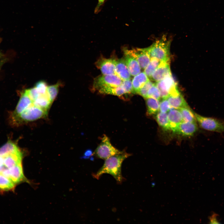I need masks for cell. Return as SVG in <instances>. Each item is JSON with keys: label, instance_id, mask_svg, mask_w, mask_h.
I'll return each mask as SVG.
<instances>
[{"label": "cell", "instance_id": "6da1fadb", "mask_svg": "<svg viewBox=\"0 0 224 224\" xmlns=\"http://www.w3.org/2000/svg\"><path fill=\"white\" fill-rule=\"evenodd\" d=\"M130 156V154L123 152L107 158L102 166L93 175V177L98 179L102 175L107 173L112 175L118 183H121L124 180L121 171L122 164L124 160Z\"/></svg>", "mask_w": 224, "mask_h": 224}, {"label": "cell", "instance_id": "7a4b0ae2", "mask_svg": "<svg viewBox=\"0 0 224 224\" xmlns=\"http://www.w3.org/2000/svg\"><path fill=\"white\" fill-rule=\"evenodd\" d=\"M170 40L164 35L146 49L151 58H156L161 61L170 62Z\"/></svg>", "mask_w": 224, "mask_h": 224}, {"label": "cell", "instance_id": "3957f363", "mask_svg": "<svg viewBox=\"0 0 224 224\" xmlns=\"http://www.w3.org/2000/svg\"><path fill=\"white\" fill-rule=\"evenodd\" d=\"M194 114L196 121L202 128L220 133H224V120L203 116L195 113Z\"/></svg>", "mask_w": 224, "mask_h": 224}, {"label": "cell", "instance_id": "277c9868", "mask_svg": "<svg viewBox=\"0 0 224 224\" xmlns=\"http://www.w3.org/2000/svg\"><path fill=\"white\" fill-rule=\"evenodd\" d=\"M47 114V111L36 106L32 103L19 115L13 118L16 123L20 124L44 117Z\"/></svg>", "mask_w": 224, "mask_h": 224}, {"label": "cell", "instance_id": "5b68a950", "mask_svg": "<svg viewBox=\"0 0 224 224\" xmlns=\"http://www.w3.org/2000/svg\"><path fill=\"white\" fill-rule=\"evenodd\" d=\"M156 84L160 91L161 97L163 99H167L170 96H176L180 93L171 75L157 82Z\"/></svg>", "mask_w": 224, "mask_h": 224}, {"label": "cell", "instance_id": "8992f818", "mask_svg": "<svg viewBox=\"0 0 224 224\" xmlns=\"http://www.w3.org/2000/svg\"><path fill=\"white\" fill-rule=\"evenodd\" d=\"M123 152L114 147L111 144L108 137L104 135L94 154L99 158L105 160L112 156L120 154Z\"/></svg>", "mask_w": 224, "mask_h": 224}, {"label": "cell", "instance_id": "52a82bcc", "mask_svg": "<svg viewBox=\"0 0 224 224\" xmlns=\"http://www.w3.org/2000/svg\"><path fill=\"white\" fill-rule=\"evenodd\" d=\"M123 81L115 74L103 75L96 78L93 84L94 91L105 87L120 86Z\"/></svg>", "mask_w": 224, "mask_h": 224}, {"label": "cell", "instance_id": "ba28073f", "mask_svg": "<svg viewBox=\"0 0 224 224\" xmlns=\"http://www.w3.org/2000/svg\"><path fill=\"white\" fill-rule=\"evenodd\" d=\"M124 53L134 57L138 62L141 68L144 69L149 63L151 58L146 48H133L131 49L124 50Z\"/></svg>", "mask_w": 224, "mask_h": 224}, {"label": "cell", "instance_id": "9c48e42d", "mask_svg": "<svg viewBox=\"0 0 224 224\" xmlns=\"http://www.w3.org/2000/svg\"><path fill=\"white\" fill-rule=\"evenodd\" d=\"M95 64L103 75L115 74V58H106L100 57Z\"/></svg>", "mask_w": 224, "mask_h": 224}, {"label": "cell", "instance_id": "30bf717a", "mask_svg": "<svg viewBox=\"0 0 224 224\" xmlns=\"http://www.w3.org/2000/svg\"><path fill=\"white\" fill-rule=\"evenodd\" d=\"M169 63L170 62L161 61L152 73L151 78L157 82L171 75Z\"/></svg>", "mask_w": 224, "mask_h": 224}, {"label": "cell", "instance_id": "8fae6325", "mask_svg": "<svg viewBox=\"0 0 224 224\" xmlns=\"http://www.w3.org/2000/svg\"><path fill=\"white\" fill-rule=\"evenodd\" d=\"M198 129L196 122H184L178 126L175 133L184 136H191Z\"/></svg>", "mask_w": 224, "mask_h": 224}, {"label": "cell", "instance_id": "7c38bea8", "mask_svg": "<svg viewBox=\"0 0 224 224\" xmlns=\"http://www.w3.org/2000/svg\"><path fill=\"white\" fill-rule=\"evenodd\" d=\"M115 74L123 81L130 79L131 74L124 58H115Z\"/></svg>", "mask_w": 224, "mask_h": 224}, {"label": "cell", "instance_id": "4fadbf2b", "mask_svg": "<svg viewBox=\"0 0 224 224\" xmlns=\"http://www.w3.org/2000/svg\"><path fill=\"white\" fill-rule=\"evenodd\" d=\"M170 130L175 132L178 126L184 120L181 112L178 109L170 110L167 114Z\"/></svg>", "mask_w": 224, "mask_h": 224}, {"label": "cell", "instance_id": "5bb4252c", "mask_svg": "<svg viewBox=\"0 0 224 224\" xmlns=\"http://www.w3.org/2000/svg\"><path fill=\"white\" fill-rule=\"evenodd\" d=\"M32 103L33 101L25 91L21 94L16 107L13 113V118L19 115Z\"/></svg>", "mask_w": 224, "mask_h": 224}, {"label": "cell", "instance_id": "9a60e30c", "mask_svg": "<svg viewBox=\"0 0 224 224\" xmlns=\"http://www.w3.org/2000/svg\"><path fill=\"white\" fill-rule=\"evenodd\" d=\"M124 58L131 75L134 76L141 72V68L135 58L128 54L124 53Z\"/></svg>", "mask_w": 224, "mask_h": 224}, {"label": "cell", "instance_id": "2e32d148", "mask_svg": "<svg viewBox=\"0 0 224 224\" xmlns=\"http://www.w3.org/2000/svg\"><path fill=\"white\" fill-rule=\"evenodd\" d=\"M9 169L10 179L15 184L26 180L23 174L22 164L17 165Z\"/></svg>", "mask_w": 224, "mask_h": 224}, {"label": "cell", "instance_id": "e0dca14e", "mask_svg": "<svg viewBox=\"0 0 224 224\" xmlns=\"http://www.w3.org/2000/svg\"><path fill=\"white\" fill-rule=\"evenodd\" d=\"M149 80L144 72H140L134 76L132 81L133 94H136L138 90Z\"/></svg>", "mask_w": 224, "mask_h": 224}, {"label": "cell", "instance_id": "ac0fdd59", "mask_svg": "<svg viewBox=\"0 0 224 224\" xmlns=\"http://www.w3.org/2000/svg\"><path fill=\"white\" fill-rule=\"evenodd\" d=\"M22 154L20 152L10 154L4 158V165L10 168L17 165L22 164Z\"/></svg>", "mask_w": 224, "mask_h": 224}, {"label": "cell", "instance_id": "d6986e66", "mask_svg": "<svg viewBox=\"0 0 224 224\" xmlns=\"http://www.w3.org/2000/svg\"><path fill=\"white\" fill-rule=\"evenodd\" d=\"M98 91L101 94L113 95L120 97L128 94L121 85L119 86L104 87L100 89Z\"/></svg>", "mask_w": 224, "mask_h": 224}, {"label": "cell", "instance_id": "ffe728a7", "mask_svg": "<svg viewBox=\"0 0 224 224\" xmlns=\"http://www.w3.org/2000/svg\"><path fill=\"white\" fill-rule=\"evenodd\" d=\"M167 99L171 108L179 109L188 107L184 97L180 93L176 96H170Z\"/></svg>", "mask_w": 224, "mask_h": 224}, {"label": "cell", "instance_id": "44dd1931", "mask_svg": "<svg viewBox=\"0 0 224 224\" xmlns=\"http://www.w3.org/2000/svg\"><path fill=\"white\" fill-rule=\"evenodd\" d=\"M33 103L36 106L47 112L52 104L47 92L44 94H40Z\"/></svg>", "mask_w": 224, "mask_h": 224}, {"label": "cell", "instance_id": "7402d4cb", "mask_svg": "<svg viewBox=\"0 0 224 224\" xmlns=\"http://www.w3.org/2000/svg\"><path fill=\"white\" fill-rule=\"evenodd\" d=\"M20 152V151L16 144L9 140L0 148V156L4 157Z\"/></svg>", "mask_w": 224, "mask_h": 224}, {"label": "cell", "instance_id": "603a6c76", "mask_svg": "<svg viewBox=\"0 0 224 224\" xmlns=\"http://www.w3.org/2000/svg\"><path fill=\"white\" fill-rule=\"evenodd\" d=\"M146 99L147 114L151 116L156 114L159 111L160 102L159 100L152 97Z\"/></svg>", "mask_w": 224, "mask_h": 224}, {"label": "cell", "instance_id": "cb8c5ba5", "mask_svg": "<svg viewBox=\"0 0 224 224\" xmlns=\"http://www.w3.org/2000/svg\"><path fill=\"white\" fill-rule=\"evenodd\" d=\"M157 123L165 130H170L169 121L166 113L158 112L156 116Z\"/></svg>", "mask_w": 224, "mask_h": 224}, {"label": "cell", "instance_id": "d4e9b609", "mask_svg": "<svg viewBox=\"0 0 224 224\" xmlns=\"http://www.w3.org/2000/svg\"><path fill=\"white\" fill-rule=\"evenodd\" d=\"M15 186V184L11 179L0 173V191L12 190Z\"/></svg>", "mask_w": 224, "mask_h": 224}, {"label": "cell", "instance_id": "484cf974", "mask_svg": "<svg viewBox=\"0 0 224 224\" xmlns=\"http://www.w3.org/2000/svg\"><path fill=\"white\" fill-rule=\"evenodd\" d=\"M161 61L156 58H151L150 62L144 69V72L149 77H151L156 68L160 65Z\"/></svg>", "mask_w": 224, "mask_h": 224}, {"label": "cell", "instance_id": "4316f807", "mask_svg": "<svg viewBox=\"0 0 224 224\" xmlns=\"http://www.w3.org/2000/svg\"><path fill=\"white\" fill-rule=\"evenodd\" d=\"M178 109L181 113L184 121L196 122L194 113L189 107L181 108Z\"/></svg>", "mask_w": 224, "mask_h": 224}, {"label": "cell", "instance_id": "83f0119b", "mask_svg": "<svg viewBox=\"0 0 224 224\" xmlns=\"http://www.w3.org/2000/svg\"><path fill=\"white\" fill-rule=\"evenodd\" d=\"M60 85L59 82L47 87V92L52 103L57 97Z\"/></svg>", "mask_w": 224, "mask_h": 224}, {"label": "cell", "instance_id": "f1b7e54d", "mask_svg": "<svg viewBox=\"0 0 224 224\" xmlns=\"http://www.w3.org/2000/svg\"><path fill=\"white\" fill-rule=\"evenodd\" d=\"M154 84L149 80L138 90L136 94L141 95L145 99L148 98V91Z\"/></svg>", "mask_w": 224, "mask_h": 224}, {"label": "cell", "instance_id": "f546056e", "mask_svg": "<svg viewBox=\"0 0 224 224\" xmlns=\"http://www.w3.org/2000/svg\"><path fill=\"white\" fill-rule=\"evenodd\" d=\"M152 97L159 100L161 97L160 91L154 84L149 89L148 92V98Z\"/></svg>", "mask_w": 224, "mask_h": 224}, {"label": "cell", "instance_id": "4dcf8cb0", "mask_svg": "<svg viewBox=\"0 0 224 224\" xmlns=\"http://www.w3.org/2000/svg\"><path fill=\"white\" fill-rule=\"evenodd\" d=\"M47 85L44 81H40L36 83L35 87L40 94H44L47 92Z\"/></svg>", "mask_w": 224, "mask_h": 224}, {"label": "cell", "instance_id": "1f68e13d", "mask_svg": "<svg viewBox=\"0 0 224 224\" xmlns=\"http://www.w3.org/2000/svg\"><path fill=\"white\" fill-rule=\"evenodd\" d=\"M121 85L127 94L133 93L132 81L130 79L123 81Z\"/></svg>", "mask_w": 224, "mask_h": 224}, {"label": "cell", "instance_id": "d6a6232c", "mask_svg": "<svg viewBox=\"0 0 224 224\" xmlns=\"http://www.w3.org/2000/svg\"><path fill=\"white\" fill-rule=\"evenodd\" d=\"M171 108L167 99H163L160 103L159 111L162 113H166L171 109Z\"/></svg>", "mask_w": 224, "mask_h": 224}, {"label": "cell", "instance_id": "836d02e7", "mask_svg": "<svg viewBox=\"0 0 224 224\" xmlns=\"http://www.w3.org/2000/svg\"><path fill=\"white\" fill-rule=\"evenodd\" d=\"M25 91L33 102L40 95L35 86Z\"/></svg>", "mask_w": 224, "mask_h": 224}, {"label": "cell", "instance_id": "e575fe53", "mask_svg": "<svg viewBox=\"0 0 224 224\" xmlns=\"http://www.w3.org/2000/svg\"><path fill=\"white\" fill-rule=\"evenodd\" d=\"M218 215L215 213H213L209 217L210 223L219 224L220 223L218 219Z\"/></svg>", "mask_w": 224, "mask_h": 224}, {"label": "cell", "instance_id": "d590c367", "mask_svg": "<svg viewBox=\"0 0 224 224\" xmlns=\"http://www.w3.org/2000/svg\"><path fill=\"white\" fill-rule=\"evenodd\" d=\"M105 1V0H98V3L95 9V13H97L100 11Z\"/></svg>", "mask_w": 224, "mask_h": 224}, {"label": "cell", "instance_id": "8d00e7d4", "mask_svg": "<svg viewBox=\"0 0 224 224\" xmlns=\"http://www.w3.org/2000/svg\"><path fill=\"white\" fill-rule=\"evenodd\" d=\"M1 174L5 176L10 179V172L9 168L5 167L2 171Z\"/></svg>", "mask_w": 224, "mask_h": 224}, {"label": "cell", "instance_id": "74e56055", "mask_svg": "<svg viewBox=\"0 0 224 224\" xmlns=\"http://www.w3.org/2000/svg\"><path fill=\"white\" fill-rule=\"evenodd\" d=\"M92 154V152L90 150H87L85 152L84 156L83 157L84 158H88Z\"/></svg>", "mask_w": 224, "mask_h": 224}, {"label": "cell", "instance_id": "f35d334b", "mask_svg": "<svg viewBox=\"0 0 224 224\" xmlns=\"http://www.w3.org/2000/svg\"><path fill=\"white\" fill-rule=\"evenodd\" d=\"M4 166V158L3 157L0 156V166Z\"/></svg>", "mask_w": 224, "mask_h": 224}, {"label": "cell", "instance_id": "ab89813d", "mask_svg": "<svg viewBox=\"0 0 224 224\" xmlns=\"http://www.w3.org/2000/svg\"><path fill=\"white\" fill-rule=\"evenodd\" d=\"M5 167V166H0V173H1L2 171Z\"/></svg>", "mask_w": 224, "mask_h": 224}]
</instances>
